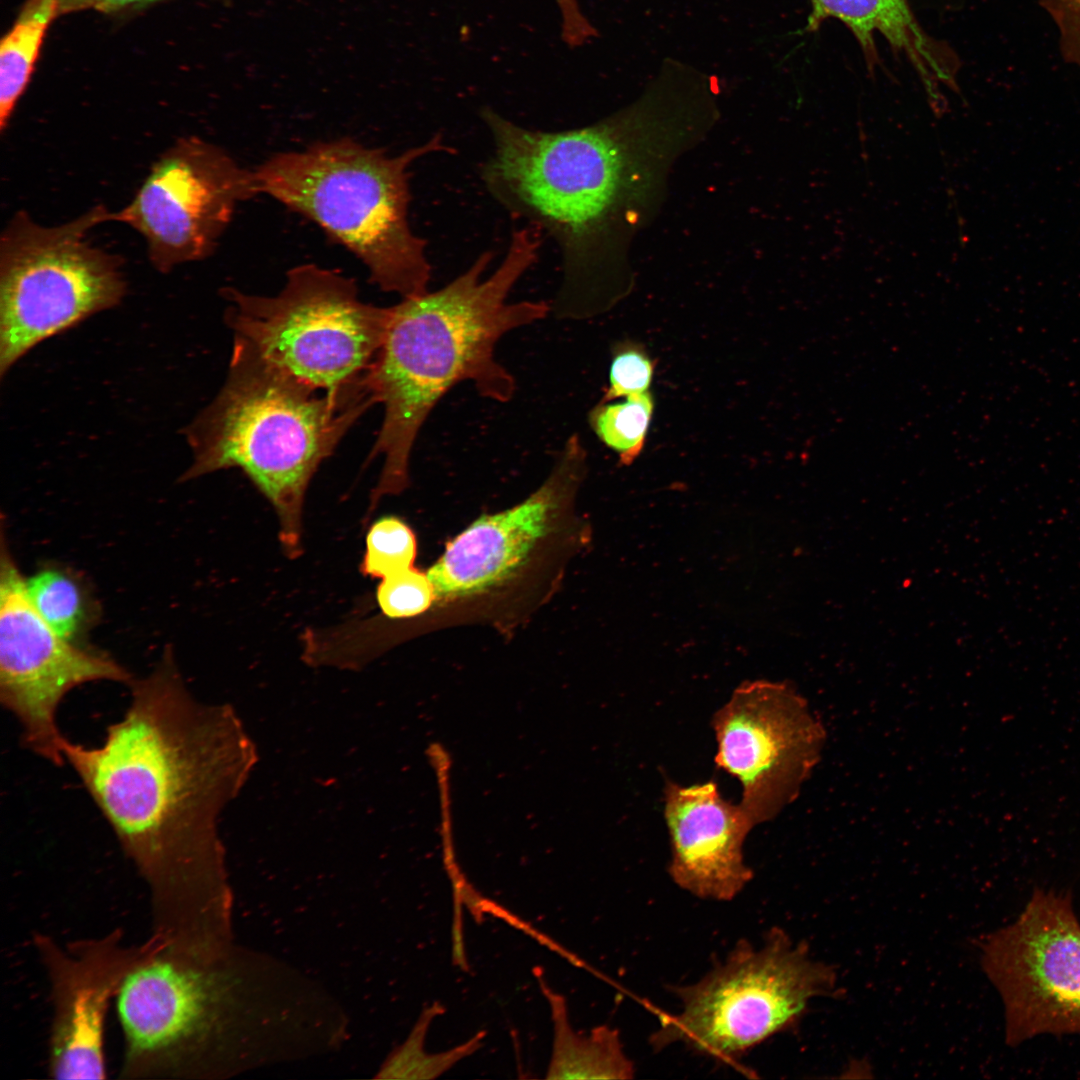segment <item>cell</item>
<instances>
[{
  "label": "cell",
  "instance_id": "cell-9",
  "mask_svg": "<svg viewBox=\"0 0 1080 1080\" xmlns=\"http://www.w3.org/2000/svg\"><path fill=\"white\" fill-rule=\"evenodd\" d=\"M981 948L1009 1046L1043 1034L1080 1035V922L1069 893L1034 889L1018 918Z\"/></svg>",
  "mask_w": 1080,
  "mask_h": 1080
},
{
  "label": "cell",
  "instance_id": "cell-6",
  "mask_svg": "<svg viewBox=\"0 0 1080 1080\" xmlns=\"http://www.w3.org/2000/svg\"><path fill=\"white\" fill-rule=\"evenodd\" d=\"M97 205L46 226L17 211L0 237V375L39 343L119 305L127 292L122 258L88 234L111 222Z\"/></svg>",
  "mask_w": 1080,
  "mask_h": 1080
},
{
  "label": "cell",
  "instance_id": "cell-21",
  "mask_svg": "<svg viewBox=\"0 0 1080 1080\" xmlns=\"http://www.w3.org/2000/svg\"><path fill=\"white\" fill-rule=\"evenodd\" d=\"M416 555L417 541L413 530L397 517H382L369 527L360 571L381 580L413 567Z\"/></svg>",
  "mask_w": 1080,
  "mask_h": 1080
},
{
  "label": "cell",
  "instance_id": "cell-22",
  "mask_svg": "<svg viewBox=\"0 0 1080 1080\" xmlns=\"http://www.w3.org/2000/svg\"><path fill=\"white\" fill-rule=\"evenodd\" d=\"M376 598L386 617L408 618L428 610L435 591L427 572L413 566L381 579Z\"/></svg>",
  "mask_w": 1080,
  "mask_h": 1080
},
{
  "label": "cell",
  "instance_id": "cell-18",
  "mask_svg": "<svg viewBox=\"0 0 1080 1080\" xmlns=\"http://www.w3.org/2000/svg\"><path fill=\"white\" fill-rule=\"evenodd\" d=\"M25 582L28 597L42 618L61 637L81 644L99 610L84 580L71 569L47 565Z\"/></svg>",
  "mask_w": 1080,
  "mask_h": 1080
},
{
  "label": "cell",
  "instance_id": "cell-5",
  "mask_svg": "<svg viewBox=\"0 0 1080 1080\" xmlns=\"http://www.w3.org/2000/svg\"><path fill=\"white\" fill-rule=\"evenodd\" d=\"M480 117L493 152L481 179L512 216L548 234L562 257L554 309L584 315L600 237L617 201L622 157L608 124L560 132L522 127L490 107Z\"/></svg>",
  "mask_w": 1080,
  "mask_h": 1080
},
{
  "label": "cell",
  "instance_id": "cell-19",
  "mask_svg": "<svg viewBox=\"0 0 1080 1080\" xmlns=\"http://www.w3.org/2000/svg\"><path fill=\"white\" fill-rule=\"evenodd\" d=\"M653 409L654 400L647 391L629 396L625 402H599L589 413V423L620 462L629 465L643 449Z\"/></svg>",
  "mask_w": 1080,
  "mask_h": 1080
},
{
  "label": "cell",
  "instance_id": "cell-27",
  "mask_svg": "<svg viewBox=\"0 0 1080 1080\" xmlns=\"http://www.w3.org/2000/svg\"><path fill=\"white\" fill-rule=\"evenodd\" d=\"M157 1L160 0H57V16L83 10L119 12L140 8Z\"/></svg>",
  "mask_w": 1080,
  "mask_h": 1080
},
{
  "label": "cell",
  "instance_id": "cell-24",
  "mask_svg": "<svg viewBox=\"0 0 1080 1080\" xmlns=\"http://www.w3.org/2000/svg\"><path fill=\"white\" fill-rule=\"evenodd\" d=\"M1059 32L1063 60L1080 68V0H1039Z\"/></svg>",
  "mask_w": 1080,
  "mask_h": 1080
},
{
  "label": "cell",
  "instance_id": "cell-17",
  "mask_svg": "<svg viewBox=\"0 0 1080 1080\" xmlns=\"http://www.w3.org/2000/svg\"><path fill=\"white\" fill-rule=\"evenodd\" d=\"M547 998L554 1037L547 1079H630L633 1062L625 1055L616 1030L598 1026L588 1035L575 1032L569 1022L565 998L538 977Z\"/></svg>",
  "mask_w": 1080,
  "mask_h": 1080
},
{
  "label": "cell",
  "instance_id": "cell-1",
  "mask_svg": "<svg viewBox=\"0 0 1080 1080\" xmlns=\"http://www.w3.org/2000/svg\"><path fill=\"white\" fill-rule=\"evenodd\" d=\"M130 688L101 745L64 737L62 753L147 886L152 934L199 949L212 942L213 820L231 778L230 725L192 697L170 648Z\"/></svg>",
  "mask_w": 1080,
  "mask_h": 1080
},
{
  "label": "cell",
  "instance_id": "cell-23",
  "mask_svg": "<svg viewBox=\"0 0 1080 1080\" xmlns=\"http://www.w3.org/2000/svg\"><path fill=\"white\" fill-rule=\"evenodd\" d=\"M654 361L636 344H620L613 352L609 387L600 402H611L648 391L654 373Z\"/></svg>",
  "mask_w": 1080,
  "mask_h": 1080
},
{
  "label": "cell",
  "instance_id": "cell-25",
  "mask_svg": "<svg viewBox=\"0 0 1080 1080\" xmlns=\"http://www.w3.org/2000/svg\"><path fill=\"white\" fill-rule=\"evenodd\" d=\"M55 16L57 0H27L8 35L13 42L23 47L40 49L49 24Z\"/></svg>",
  "mask_w": 1080,
  "mask_h": 1080
},
{
  "label": "cell",
  "instance_id": "cell-15",
  "mask_svg": "<svg viewBox=\"0 0 1080 1080\" xmlns=\"http://www.w3.org/2000/svg\"><path fill=\"white\" fill-rule=\"evenodd\" d=\"M664 815L669 874L680 888L702 899L729 901L752 880L743 844L754 825L739 803L722 797L714 781L687 787L667 782Z\"/></svg>",
  "mask_w": 1080,
  "mask_h": 1080
},
{
  "label": "cell",
  "instance_id": "cell-4",
  "mask_svg": "<svg viewBox=\"0 0 1080 1080\" xmlns=\"http://www.w3.org/2000/svg\"><path fill=\"white\" fill-rule=\"evenodd\" d=\"M438 152L455 153L440 133L396 156L340 138L274 154L253 171L258 194L315 222L381 290L408 298L427 292L431 278L426 241L408 220L409 168Z\"/></svg>",
  "mask_w": 1080,
  "mask_h": 1080
},
{
  "label": "cell",
  "instance_id": "cell-11",
  "mask_svg": "<svg viewBox=\"0 0 1080 1080\" xmlns=\"http://www.w3.org/2000/svg\"><path fill=\"white\" fill-rule=\"evenodd\" d=\"M131 684L113 658L61 637L37 612L2 534L0 556V701L21 727L29 751L62 766L58 707L75 687L93 681Z\"/></svg>",
  "mask_w": 1080,
  "mask_h": 1080
},
{
  "label": "cell",
  "instance_id": "cell-20",
  "mask_svg": "<svg viewBox=\"0 0 1080 1080\" xmlns=\"http://www.w3.org/2000/svg\"><path fill=\"white\" fill-rule=\"evenodd\" d=\"M444 1007L435 1002L425 1009L407 1042L394 1054L383 1072L386 1078L433 1079L437 1078L461 1059L476 1052L483 1041L485 1032L481 1031L467 1042L437 1054L424 1051L427 1029L435 1016L442 1014Z\"/></svg>",
  "mask_w": 1080,
  "mask_h": 1080
},
{
  "label": "cell",
  "instance_id": "cell-16",
  "mask_svg": "<svg viewBox=\"0 0 1080 1080\" xmlns=\"http://www.w3.org/2000/svg\"><path fill=\"white\" fill-rule=\"evenodd\" d=\"M810 24L827 17L844 24L867 55L874 51L876 37L884 39L906 58L917 73L927 97L940 94L941 85L953 92L958 64L941 42L921 27L907 0H810Z\"/></svg>",
  "mask_w": 1080,
  "mask_h": 1080
},
{
  "label": "cell",
  "instance_id": "cell-3",
  "mask_svg": "<svg viewBox=\"0 0 1080 1080\" xmlns=\"http://www.w3.org/2000/svg\"><path fill=\"white\" fill-rule=\"evenodd\" d=\"M317 391L234 336L224 385L185 428L193 460L183 479L239 468L273 506L291 559L302 553L303 506L313 475L376 403L363 381L334 393Z\"/></svg>",
  "mask_w": 1080,
  "mask_h": 1080
},
{
  "label": "cell",
  "instance_id": "cell-14",
  "mask_svg": "<svg viewBox=\"0 0 1080 1080\" xmlns=\"http://www.w3.org/2000/svg\"><path fill=\"white\" fill-rule=\"evenodd\" d=\"M585 467L586 452L574 434L535 492L505 511L479 518L447 544L427 571L435 601L482 596L516 579L559 532Z\"/></svg>",
  "mask_w": 1080,
  "mask_h": 1080
},
{
  "label": "cell",
  "instance_id": "cell-10",
  "mask_svg": "<svg viewBox=\"0 0 1080 1080\" xmlns=\"http://www.w3.org/2000/svg\"><path fill=\"white\" fill-rule=\"evenodd\" d=\"M258 194L254 171L196 136L178 138L152 164L132 200L113 211L145 240L160 273L215 250L236 207Z\"/></svg>",
  "mask_w": 1080,
  "mask_h": 1080
},
{
  "label": "cell",
  "instance_id": "cell-2",
  "mask_svg": "<svg viewBox=\"0 0 1080 1080\" xmlns=\"http://www.w3.org/2000/svg\"><path fill=\"white\" fill-rule=\"evenodd\" d=\"M541 232H512L500 265L484 277L493 253L485 251L444 287L403 298L389 307L381 347L363 380L384 408L370 458L383 457L369 512L379 500L409 484L411 452L438 401L470 382L483 397L505 403L516 391L513 375L498 362L496 345L508 332L545 318V301L508 302L518 280L537 261Z\"/></svg>",
  "mask_w": 1080,
  "mask_h": 1080
},
{
  "label": "cell",
  "instance_id": "cell-8",
  "mask_svg": "<svg viewBox=\"0 0 1080 1080\" xmlns=\"http://www.w3.org/2000/svg\"><path fill=\"white\" fill-rule=\"evenodd\" d=\"M834 970L810 957L773 928L761 946L739 941L702 979L671 987L679 1014L664 1015L650 1043L655 1049L681 1042L700 1054L735 1060L776 1033L791 1029L809 1001L831 994Z\"/></svg>",
  "mask_w": 1080,
  "mask_h": 1080
},
{
  "label": "cell",
  "instance_id": "cell-13",
  "mask_svg": "<svg viewBox=\"0 0 1080 1080\" xmlns=\"http://www.w3.org/2000/svg\"><path fill=\"white\" fill-rule=\"evenodd\" d=\"M33 946L49 981L48 1072L55 1079H105V1021L127 977L166 947L157 936L128 945L121 929L60 945L37 933Z\"/></svg>",
  "mask_w": 1080,
  "mask_h": 1080
},
{
  "label": "cell",
  "instance_id": "cell-7",
  "mask_svg": "<svg viewBox=\"0 0 1080 1080\" xmlns=\"http://www.w3.org/2000/svg\"><path fill=\"white\" fill-rule=\"evenodd\" d=\"M225 322L266 360L324 392L362 381L383 342L389 307L361 301L353 279L303 264L274 296L222 290Z\"/></svg>",
  "mask_w": 1080,
  "mask_h": 1080
},
{
  "label": "cell",
  "instance_id": "cell-26",
  "mask_svg": "<svg viewBox=\"0 0 1080 1080\" xmlns=\"http://www.w3.org/2000/svg\"><path fill=\"white\" fill-rule=\"evenodd\" d=\"M555 1L561 13V37L568 46H582L598 37V30L581 12L577 0Z\"/></svg>",
  "mask_w": 1080,
  "mask_h": 1080
},
{
  "label": "cell",
  "instance_id": "cell-12",
  "mask_svg": "<svg viewBox=\"0 0 1080 1080\" xmlns=\"http://www.w3.org/2000/svg\"><path fill=\"white\" fill-rule=\"evenodd\" d=\"M715 762L742 785L740 806L755 826L798 794L815 764L821 727L786 683L746 681L712 718Z\"/></svg>",
  "mask_w": 1080,
  "mask_h": 1080
}]
</instances>
